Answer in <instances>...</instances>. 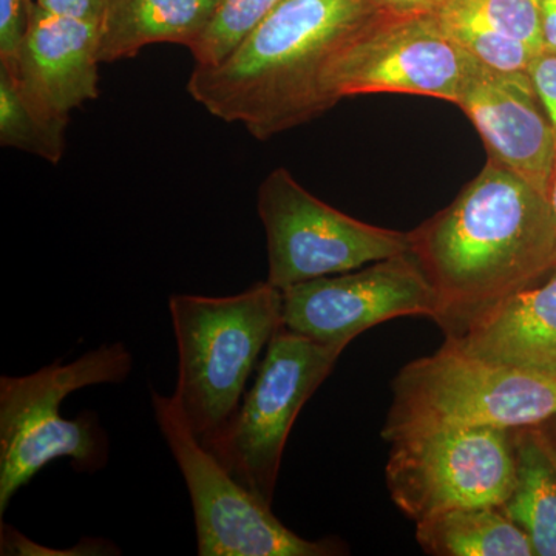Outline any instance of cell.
Here are the masks:
<instances>
[{"label": "cell", "instance_id": "18", "mask_svg": "<svg viewBox=\"0 0 556 556\" xmlns=\"http://www.w3.org/2000/svg\"><path fill=\"white\" fill-rule=\"evenodd\" d=\"M70 119L51 118L22 94L13 76L0 67V144L60 163Z\"/></svg>", "mask_w": 556, "mask_h": 556}, {"label": "cell", "instance_id": "2", "mask_svg": "<svg viewBox=\"0 0 556 556\" xmlns=\"http://www.w3.org/2000/svg\"><path fill=\"white\" fill-rule=\"evenodd\" d=\"M376 14L368 0H281L228 60L195 65L189 94L215 118L268 141L338 104L332 70Z\"/></svg>", "mask_w": 556, "mask_h": 556}, {"label": "cell", "instance_id": "8", "mask_svg": "<svg viewBox=\"0 0 556 556\" xmlns=\"http://www.w3.org/2000/svg\"><path fill=\"white\" fill-rule=\"evenodd\" d=\"M257 211L268 249L266 280L281 291L412 252L409 232L343 214L314 197L285 167L263 179Z\"/></svg>", "mask_w": 556, "mask_h": 556}, {"label": "cell", "instance_id": "26", "mask_svg": "<svg viewBox=\"0 0 556 556\" xmlns=\"http://www.w3.org/2000/svg\"><path fill=\"white\" fill-rule=\"evenodd\" d=\"M541 50L556 51V0H536Z\"/></svg>", "mask_w": 556, "mask_h": 556}, {"label": "cell", "instance_id": "23", "mask_svg": "<svg viewBox=\"0 0 556 556\" xmlns=\"http://www.w3.org/2000/svg\"><path fill=\"white\" fill-rule=\"evenodd\" d=\"M527 75L532 79L556 135V51H538L527 67Z\"/></svg>", "mask_w": 556, "mask_h": 556}, {"label": "cell", "instance_id": "4", "mask_svg": "<svg viewBox=\"0 0 556 556\" xmlns=\"http://www.w3.org/2000/svg\"><path fill=\"white\" fill-rule=\"evenodd\" d=\"M134 357L121 342L87 351L33 375L0 378V518L11 500L42 468L67 457L83 473L108 466L109 439L97 413L62 417L61 405L75 391L129 378Z\"/></svg>", "mask_w": 556, "mask_h": 556}, {"label": "cell", "instance_id": "24", "mask_svg": "<svg viewBox=\"0 0 556 556\" xmlns=\"http://www.w3.org/2000/svg\"><path fill=\"white\" fill-rule=\"evenodd\" d=\"M40 9L61 16L101 21L109 0H33Z\"/></svg>", "mask_w": 556, "mask_h": 556}, {"label": "cell", "instance_id": "25", "mask_svg": "<svg viewBox=\"0 0 556 556\" xmlns=\"http://www.w3.org/2000/svg\"><path fill=\"white\" fill-rule=\"evenodd\" d=\"M379 14L383 16H427L437 14L447 0H368Z\"/></svg>", "mask_w": 556, "mask_h": 556}, {"label": "cell", "instance_id": "5", "mask_svg": "<svg viewBox=\"0 0 556 556\" xmlns=\"http://www.w3.org/2000/svg\"><path fill=\"white\" fill-rule=\"evenodd\" d=\"M556 416V378L504 367L445 343L393 382L388 442L439 430L543 426Z\"/></svg>", "mask_w": 556, "mask_h": 556}, {"label": "cell", "instance_id": "17", "mask_svg": "<svg viewBox=\"0 0 556 556\" xmlns=\"http://www.w3.org/2000/svg\"><path fill=\"white\" fill-rule=\"evenodd\" d=\"M426 554L438 556H535L529 536L501 507L456 508L416 522Z\"/></svg>", "mask_w": 556, "mask_h": 556}, {"label": "cell", "instance_id": "6", "mask_svg": "<svg viewBox=\"0 0 556 556\" xmlns=\"http://www.w3.org/2000/svg\"><path fill=\"white\" fill-rule=\"evenodd\" d=\"M343 348L281 327L260 361L254 386L219 433L203 442L255 496L273 504L289 433Z\"/></svg>", "mask_w": 556, "mask_h": 556}, {"label": "cell", "instance_id": "10", "mask_svg": "<svg viewBox=\"0 0 556 556\" xmlns=\"http://www.w3.org/2000/svg\"><path fill=\"white\" fill-rule=\"evenodd\" d=\"M477 61L460 49L437 14H376L340 54L331 75L336 100L372 93L430 97L457 104Z\"/></svg>", "mask_w": 556, "mask_h": 556}, {"label": "cell", "instance_id": "22", "mask_svg": "<svg viewBox=\"0 0 556 556\" xmlns=\"http://www.w3.org/2000/svg\"><path fill=\"white\" fill-rule=\"evenodd\" d=\"M30 0H0V67H11L27 30Z\"/></svg>", "mask_w": 556, "mask_h": 556}, {"label": "cell", "instance_id": "27", "mask_svg": "<svg viewBox=\"0 0 556 556\" xmlns=\"http://www.w3.org/2000/svg\"><path fill=\"white\" fill-rule=\"evenodd\" d=\"M547 199L556 219V155L554 169H552L551 182H548Z\"/></svg>", "mask_w": 556, "mask_h": 556}, {"label": "cell", "instance_id": "21", "mask_svg": "<svg viewBox=\"0 0 556 556\" xmlns=\"http://www.w3.org/2000/svg\"><path fill=\"white\" fill-rule=\"evenodd\" d=\"M442 10L467 14L536 51L543 49L536 0H447Z\"/></svg>", "mask_w": 556, "mask_h": 556}, {"label": "cell", "instance_id": "16", "mask_svg": "<svg viewBox=\"0 0 556 556\" xmlns=\"http://www.w3.org/2000/svg\"><path fill=\"white\" fill-rule=\"evenodd\" d=\"M515 485L503 508L535 556H556V452L543 427L511 430Z\"/></svg>", "mask_w": 556, "mask_h": 556}, {"label": "cell", "instance_id": "11", "mask_svg": "<svg viewBox=\"0 0 556 556\" xmlns=\"http://www.w3.org/2000/svg\"><path fill=\"white\" fill-rule=\"evenodd\" d=\"M438 299L412 252L283 289V327L345 348L397 317H437Z\"/></svg>", "mask_w": 556, "mask_h": 556}, {"label": "cell", "instance_id": "15", "mask_svg": "<svg viewBox=\"0 0 556 556\" xmlns=\"http://www.w3.org/2000/svg\"><path fill=\"white\" fill-rule=\"evenodd\" d=\"M222 0H109L101 20V64L130 60L153 43L186 49L214 16Z\"/></svg>", "mask_w": 556, "mask_h": 556}, {"label": "cell", "instance_id": "14", "mask_svg": "<svg viewBox=\"0 0 556 556\" xmlns=\"http://www.w3.org/2000/svg\"><path fill=\"white\" fill-rule=\"evenodd\" d=\"M445 343L493 364L556 378V274L497 303Z\"/></svg>", "mask_w": 556, "mask_h": 556}, {"label": "cell", "instance_id": "12", "mask_svg": "<svg viewBox=\"0 0 556 556\" xmlns=\"http://www.w3.org/2000/svg\"><path fill=\"white\" fill-rule=\"evenodd\" d=\"M475 124L489 160L547 197L556 135L527 72L475 64L457 104Z\"/></svg>", "mask_w": 556, "mask_h": 556}, {"label": "cell", "instance_id": "7", "mask_svg": "<svg viewBox=\"0 0 556 556\" xmlns=\"http://www.w3.org/2000/svg\"><path fill=\"white\" fill-rule=\"evenodd\" d=\"M156 424L185 478L195 518L200 556H334L338 540L309 541L278 521L195 437L174 397L152 391Z\"/></svg>", "mask_w": 556, "mask_h": 556}, {"label": "cell", "instance_id": "3", "mask_svg": "<svg viewBox=\"0 0 556 556\" xmlns=\"http://www.w3.org/2000/svg\"><path fill=\"white\" fill-rule=\"evenodd\" d=\"M178 353L175 404L201 442L239 409L260 356L283 327V291L268 280L228 298L169 299Z\"/></svg>", "mask_w": 556, "mask_h": 556}, {"label": "cell", "instance_id": "19", "mask_svg": "<svg viewBox=\"0 0 556 556\" xmlns=\"http://www.w3.org/2000/svg\"><path fill=\"white\" fill-rule=\"evenodd\" d=\"M281 0H222L203 33L188 47L197 67H215L276 10Z\"/></svg>", "mask_w": 556, "mask_h": 556}, {"label": "cell", "instance_id": "20", "mask_svg": "<svg viewBox=\"0 0 556 556\" xmlns=\"http://www.w3.org/2000/svg\"><path fill=\"white\" fill-rule=\"evenodd\" d=\"M444 30L475 61L500 72H527L538 53L529 43L489 27L484 22L442 10L437 14Z\"/></svg>", "mask_w": 556, "mask_h": 556}, {"label": "cell", "instance_id": "28", "mask_svg": "<svg viewBox=\"0 0 556 556\" xmlns=\"http://www.w3.org/2000/svg\"><path fill=\"white\" fill-rule=\"evenodd\" d=\"M541 427L546 431L548 441H551L552 447H554L556 452V416L548 419L547 422H544Z\"/></svg>", "mask_w": 556, "mask_h": 556}, {"label": "cell", "instance_id": "1", "mask_svg": "<svg viewBox=\"0 0 556 556\" xmlns=\"http://www.w3.org/2000/svg\"><path fill=\"white\" fill-rule=\"evenodd\" d=\"M447 338L556 269V219L544 193L489 160L456 200L409 232Z\"/></svg>", "mask_w": 556, "mask_h": 556}, {"label": "cell", "instance_id": "13", "mask_svg": "<svg viewBox=\"0 0 556 556\" xmlns=\"http://www.w3.org/2000/svg\"><path fill=\"white\" fill-rule=\"evenodd\" d=\"M101 21L61 16L28 3L27 30L7 72L25 98L51 118L70 113L100 94Z\"/></svg>", "mask_w": 556, "mask_h": 556}, {"label": "cell", "instance_id": "9", "mask_svg": "<svg viewBox=\"0 0 556 556\" xmlns=\"http://www.w3.org/2000/svg\"><path fill=\"white\" fill-rule=\"evenodd\" d=\"M387 482L413 521L456 508L503 507L515 485L511 430H439L391 442Z\"/></svg>", "mask_w": 556, "mask_h": 556}]
</instances>
